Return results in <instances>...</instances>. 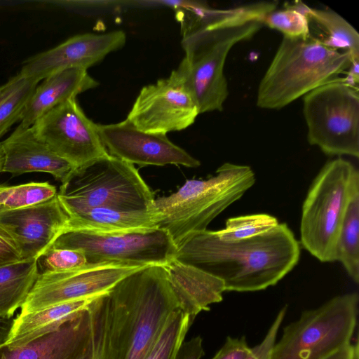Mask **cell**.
<instances>
[{"instance_id": "603a6c76", "label": "cell", "mask_w": 359, "mask_h": 359, "mask_svg": "<svg viewBox=\"0 0 359 359\" xmlns=\"http://www.w3.org/2000/svg\"><path fill=\"white\" fill-rule=\"evenodd\" d=\"M306 18L310 38L327 48L348 53L352 62L359 61V34L341 15L332 10L310 8Z\"/></svg>"}, {"instance_id": "e0dca14e", "label": "cell", "mask_w": 359, "mask_h": 359, "mask_svg": "<svg viewBox=\"0 0 359 359\" xmlns=\"http://www.w3.org/2000/svg\"><path fill=\"white\" fill-rule=\"evenodd\" d=\"M1 144L4 153L3 172L13 177L27 172H47L63 184L75 169L39 138L32 126H18Z\"/></svg>"}, {"instance_id": "9a60e30c", "label": "cell", "mask_w": 359, "mask_h": 359, "mask_svg": "<svg viewBox=\"0 0 359 359\" xmlns=\"http://www.w3.org/2000/svg\"><path fill=\"white\" fill-rule=\"evenodd\" d=\"M126 42V34L122 30L76 35L51 49L27 59L19 74L40 81L67 69L87 70L110 53L121 48Z\"/></svg>"}, {"instance_id": "5b68a950", "label": "cell", "mask_w": 359, "mask_h": 359, "mask_svg": "<svg viewBox=\"0 0 359 359\" xmlns=\"http://www.w3.org/2000/svg\"><path fill=\"white\" fill-rule=\"evenodd\" d=\"M352 62L347 52L323 46L311 38L283 36L261 80L257 105L280 109L346 74Z\"/></svg>"}, {"instance_id": "7c38bea8", "label": "cell", "mask_w": 359, "mask_h": 359, "mask_svg": "<svg viewBox=\"0 0 359 359\" xmlns=\"http://www.w3.org/2000/svg\"><path fill=\"white\" fill-rule=\"evenodd\" d=\"M147 266L122 262L87 264L60 272L39 273L20 315L47 307L107 293L120 280Z\"/></svg>"}, {"instance_id": "9c48e42d", "label": "cell", "mask_w": 359, "mask_h": 359, "mask_svg": "<svg viewBox=\"0 0 359 359\" xmlns=\"http://www.w3.org/2000/svg\"><path fill=\"white\" fill-rule=\"evenodd\" d=\"M358 86L344 78L304 96L307 140L329 156L359 157Z\"/></svg>"}, {"instance_id": "d6986e66", "label": "cell", "mask_w": 359, "mask_h": 359, "mask_svg": "<svg viewBox=\"0 0 359 359\" xmlns=\"http://www.w3.org/2000/svg\"><path fill=\"white\" fill-rule=\"evenodd\" d=\"M98 85L87 70L79 68L64 69L46 77L34 89L21 115L18 126L31 127L51 109Z\"/></svg>"}, {"instance_id": "4316f807", "label": "cell", "mask_w": 359, "mask_h": 359, "mask_svg": "<svg viewBox=\"0 0 359 359\" xmlns=\"http://www.w3.org/2000/svg\"><path fill=\"white\" fill-rule=\"evenodd\" d=\"M57 194L56 187L46 182H31L15 186L1 184L0 212L38 205L52 199Z\"/></svg>"}, {"instance_id": "8992f818", "label": "cell", "mask_w": 359, "mask_h": 359, "mask_svg": "<svg viewBox=\"0 0 359 359\" xmlns=\"http://www.w3.org/2000/svg\"><path fill=\"white\" fill-rule=\"evenodd\" d=\"M358 193V170L341 157L327 161L311 183L302 205L300 243L320 262H336L339 231Z\"/></svg>"}, {"instance_id": "d6a6232c", "label": "cell", "mask_w": 359, "mask_h": 359, "mask_svg": "<svg viewBox=\"0 0 359 359\" xmlns=\"http://www.w3.org/2000/svg\"><path fill=\"white\" fill-rule=\"evenodd\" d=\"M287 306L282 308L269 327L264 339L258 345L250 348L245 359H271L278 330L285 316Z\"/></svg>"}, {"instance_id": "4fadbf2b", "label": "cell", "mask_w": 359, "mask_h": 359, "mask_svg": "<svg viewBox=\"0 0 359 359\" xmlns=\"http://www.w3.org/2000/svg\"><path fill=\"white\" fill-rule=\"evenodd\" d=\"M36 135L74 168L108 155L97 124L89 119L76 98L51 109L32 126Z\"/></svg>"}, {"instance_id": "8fae6325", "label": "cell", "mask_w": 359, "mask_h": 359, "mask_svg": "<svg viewBox=\"0 0 359 359\" xmlns=\"http://www.w3.org/2000/svg\"><path fill=\"white\" fill-rule=\"evenodd\" d=\"M199 114L182 60L169 76L141 89L126 118L142 131L166 135L189 127Z\"/></svg>"}, {"instance_id": "52a82bcc", "label": "cell", "mask_w": 359, "mask_h": 359, "mask_svg": "<svg viewBox=\"0 0 359 359\" xmlns=\"http://www.w3.org/2000/svg\"><path fill=\"white\" fill-rule=\"evenodd\" d=\"M57 196L69 217L95 208L152 210L155 199L133 164L109 154L75 168Z\"/></svg>"}, {"instance_id": "2e32d148", "label": "cell", "mask_w": 359, "mask_h": 359, "mask_svg": "<svg viewBox=\"0 0 359 359\" xmlns=\"http://www.w3.org/2000/svg\"><path fill=\"white\" fill-rule=\"evenodd\" d=\"M68 222L57 196L33 206L0 212V224L15 238L22 260L37 259L54 243Z\"/></svg>"}, {"instance_id": "3957f363", "label": "cell", "mask_w": 359, "mask_h": 359, "mask_svg": "<svg viewBox=\"0 0 359 359\" xmlns=\"http://www.w3.org/2000/svg\"><path fill=\"white\" fill-rule=\"evenodd\" d=\"M104 300L103 359H145L171 314L181 309L165 265L130 273Z\"/></svg>"}, {"instance_id": "74e56055", "label": "cell", "mask_w": 359, "mask_h": 359, "mask_svg": "<svg viewBox=\"0 0 359 359\" xmlns=\"http://www.w3.org/2000/svg\"><path fill=\"white\" fill-rule=\"evenodd\" d=\"M358 346V340L355 344L349 345L339 349L325 359H353L355 351Z\"/></svg>"}, {"instance_id": "4dcf8cb0", "label": "cell", "mask_w": 359, "mask_h": 359, "mask_svg": "<svg viewBox=\"0 0 359 359\" xmlns=\"http://www.w3.org/2000/svg\"><path fill=\"white\" fill-rule=\"evenodd\" d=\"M39 273L74 270L86 265L85 253L79 250L51 245L37 259Z\"/></svg>"}, {"instance_id": "836d02e7", "label": "cell", "mask_w": 359, "mask_h": 359, "mask_svg": "<svg viewBox=\"0 0 359 359\" xmlns=\"http://www.w3.org/2000/svg\"><path fill=\"white\" fill-rule=\"evenodd\" d=\"M22 260L20 248L11 233L0 224V267Z\"/></svg>"}, {"instance_id": "484cf974", "label": "cell", "mask_w": 359, "mask_h": 359, "mask_svg": "<svg viewBox=\"0 0 359 359\" xmlns=\"http://www.w3.org/2000/svg\"><path fill=\"white\" fill-rule=\"evenodd\" d=\"M39 82L18 74L1 86L0 139L15 122L20 121Z\"/></svg>"}, {"instance_id": "b9f144b4", "label": "cell", "mask_w": 359, "mask_h": 359, "mask_svg": "<svg viewBox=\"0 0 359 359\" xmlns=\"http://www.w3.org/2000/svg\"><path fill=\"white\" fill-rule=\"evenodd\" d=\"M0 94H1V86H0Z\"/></svg>"}, {"instance_id": "5bb4252c", "label": "cell", "mask_w": 359, "mask_h": 359, "mask_svg": "<svg viewBox=\"0 0 359 359\" xmlns=\"http://www.w3.org/2000/svg\"><path fill=\"white\" fill-rule=\"evenodd\" d=\"M101 140L108 154L131 164L142 166L168 164L188 168L200 161L172 143L165 134L142 131L127 118L111 124H97Z\"/></svg>"}, {"instance_id": "cb8c5ba5", "label": "cell", "mask_w": 359, "mask_h": 359, "mask_svg": "<svg viewBox=\"0 0 359 359\" xmlns=\"http://www.w3.org/2000/svg\"><path fill=\"white\" fill-rule=\"evenodd\" d=\"M38 274L36 259L0 267V316L13 317L25 302Z\"/></svg>"}, {"instance_id": "ba28073f", "label": "cell", "mask_w": 359, "mask_h": 359, "mask_svg": "<svg viewBox=\"0 0 359 359\" xmlns=\"http://www.w3.org/2000/svg\"><path fill=\"white\" fill-rule=\"evenodd\" d=\"M359 296H336L317 309L302 313L283 328L271 359H325L349 345L356 325Z\"/></svg>"}, {"instance_id": "60d3db41", "label": "cell", "mask_w": 359, "mask_h": 359, "mask_svg": "<svg viewBox=\"0 0 359 359\" xmlns=\"http://www.w3.org/2000/svg\"><path fill=\"white\" fill-rule=\"evenodd\" d=\"M1 184H0V191H1Z\"/></svg>"}, {"instance_id": "d4e9b609", "label": "cell", "mask_w": 359, "mask_h": 359, "mask_svg": "<svg viewBox=\"0 0 359 359\" xmlns=\"http://www.w3.org/2000/svg\"><path fill=\"white\" fill-rule=\"evenodd\" d=\"M336 261L339 262L349 277L359 282V193L351 199L337 243Z\"/></svg>"}, {"instance_id": "83f0119b", "label": "cell", "mask_w": 359, "mask_h": 359, "mask_svg": "<svg viewBox=\"0 0 359 359\" xmlns=\"http://www.w3.org/2000/svg\"><path fill=\"white\" fill-rule=\"evenodd\" d=\"M192 323L181 309L174 311L145 359H175Z\"/></svg>"}, {"instance_id": "1f68e13d", "label": "cell", "mask_w": 359, "mask_h": 359, "mask_svg": "<svg viewBox=\"0 0 359 359\" xmlns=\"http://www.w3.org/2000/svg\"><path fill=\"white\" fill-rule=\"evenodd\" d=\"M91 327L89 338L76 359H103L105 325V301L104 294L90 304Z\"/></svg>"}, {"instance_id": "f546056e", "label": "cell", "mask_w": 359, "mask_h": 359, "mask_svg": "<svg viewBox=\"0 0 359 359\" xmlns=\"http://www.w3.org/2000/svg\"><path fill=\"white\" fill-rule=\"evenodd\" d=\"M278 224L277 218L273 215L251 214L229 218L225 228L215 231L222 241H236L259 236Z\"/></svg>"}, {"instance_id": "7a4b0ae2", "label": "cell", "mask_w": 359, "mask_h": 359, "mask_svg": "<svg viewBox=\"0 0 359 359\" xmlns=\"http://www.w3.org/2000/svg\"><path fill=\"white\" fill-rule=\"evenodd\" d=\"M300 245L285 223L250 238L225 241L215 231L189 236L175 258L219 279L225 291L255 292L275 285L297 264Z\"/></svg>"}, {"instance_id": "44dd1931", "label": "cell", "mask_w": 359, "mask_h": 359, "mask_svg": "<svg viewBox=\"0 0 359 359\" xmlns=\"http://www.w3.org/2000/svg\"><path fill=\"white\" fill-rule=\"evenodd\" d=\"M97 297L68 302L35 312L19 314L14 318L10 337L6 345L18 347L57 330L80 311L88 308Z\"/></svg>"}, {"instance_id": "f35d334b", "label": "cell", "mask_w": 359, "mask_h": 359, "mask_svg": "<svg viewBox=\"0 0 359 359\" xmlns=\"http://www.w3.org/2000/svg\"><path fill=\"white\" fill-rule=\"evenodd\" d=\"M4 163V149H3V147L1 144V142H0V173L3 172Z\"/></svg>"}, {"instance_id": "6da1fadb", "label": "cell", "mask_w": 359, "mask_h": 359, "mask_svg": "<svg viewBox=\"0 0 359 359\" xmlns=\"http://www.w3.org/2000/svg\"><path fill=\"white\" fill-rule=\"evenodd\" d=\"M277 4L259 1L215 10L203 4L185 2L177 8L185 53L182 60L200 114L222 111L229 95L224 67L230 50L251 39Z\"/></svg>"}, {"instance_id": "8d00e7d4", "label": "cell", "mask_w": 359, "mask_h": 359, "mask_svg": "<svg viewBox=\"0 0 359 359\" xmlns=\"http://www.w3.org/2000/svg\"><path fill=\"white\" fill-rule=\"evenodd\" d=\"M13 323V317L0 316V348L7 344Z\"/></svg>"}, {"instance_id": "d590c367", "label": "cell", "mask_w": 359, "mask_h": 359, "mask_svg": "<svg viewBox=\"0 0 359 359\" xmlns=\"http://www.w3.org/2000/svg\"><path fill=\"white\" fill-rule=\"evenodd\" d=\"M203 355V339L197 336L182 343L175 359H201Z\"/></svg>"}, {"instance_id": "ab89813d", "label": "cell", "mask_w": 359, "mask_h": 359, "mask_svg": "<svg viewBox=\"0 0 359 359\" xmlns=\"http://www.w3.org/2000/svg\"><path fill=\"white\" fill-rule=\"evenodd\" d=\"M353 359H358V347L355 349Z\"/></svg>"}, {"instance_id": "277c9868", "label": "cell", "mask_w": 359, "mask_h": 359, "mask_svg": "<svg viewBox=\"0 0 359 359\" xmlns=\"http://www.w3.org/2000/svg\"><path fill=\"white\" fill-rule=\"evenodd\" d=\"M255 183L249 165L224 163L207 180H188L176 192L155 198L157 227L168 231L177 248L208 224Z\"/></svg>"}, {"instance_id": "e575fe53", "label": "cell", "mask_w": 359, "mask_h": 359, "mask_svg": "<svg viewBox=\"0 0 359 359\" xmlns=\"http://www.w3.org/2000/svg\"><path fill=\"white\" fill-rule=\"evenodd\" d=\"M250 351L245 337H228L221 348L211 359H245Z\"/></svg>"}, {"instance_id": "ffe728a7", "label": "cell", "mask_w": 359, "mask_h": 359, "mask_svg": "<svg viewBox=\"0 0 359 359\" xmlns=\"http://www.w3.org/2000/svg\"><path fill=\"white\" fill-rule=\"evenodd\" d=\"M165 266L181 309L190 316L192 322L199 313L208 311L210 305L223 299L225 288L220 279L175 258Z\"/></svg>"}, {"instance_id": "30bf717a", "label": "cell", "mask_w": 359, "mask_h": 359, "mask_svg": "<svg viewBox=\"0 0 359 359\" xmlns=\"http://www.w3.org/2000/svg\"><path fill=\"white\" fill-rule=\"evenodd\" d=\"M52 245L83 251L88 264L143 265H165L175 258L177 248L168 231L160 228L111 233L69 229Z\"/></svg>"}, {"instance_id": "7402d4cb", "label": "cell", "mask_w": 359, "mask_h": 359, "mask_svg": "<svg viewBox=\"0 0 359 359\" xmlns=\"http://www.w3.org/2000/svg\"><path fill=\"white\" fill-rule=\"evenodd\" d=\"M156 228H158L157 215L153 209L123 211L107 208H95L69 216L67 226L64 231L73 229L111 233Z\"/></svg>"}, {"instance_id": "f1b7e54d", "label": "cell", "mask_w": 359, "mask_h": 359, "mask_svg": "<svg viewBox=\"0 0 359 359\" xmlns=\"http://www.w3.org/2000/svg\"><path fill=\"white\" fill-rule=\"evenodd\" d=\"M309 7L302 1L285 6L283 9L273 10L262 19L263 25L276 29L290 38L309 37L306 14Z\"/></svg>"}, {"instance_id": "ac0fdd59", "label": "cell", "mask_w": 359, "mask_h": 359, "mask_svg": "<svg viewBox=\"0 0 359 359\" xmlns=\"http://www.w3.org/2000/svg\"><path fill=\"white\" fill-rule=\"evenodd\" d=\"M90 327L89 305L55 332L18 347H1L0 359H76L87 343Z\"/></svg>"}]
</instances>
